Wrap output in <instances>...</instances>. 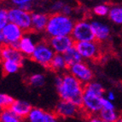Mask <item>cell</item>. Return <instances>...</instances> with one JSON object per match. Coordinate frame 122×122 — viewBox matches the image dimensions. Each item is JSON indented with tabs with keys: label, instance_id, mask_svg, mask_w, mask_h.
<instances>
[{
	"label": "cell",
	"instance_id": "obj_1",
	"mask_svg": "<svg viewBox=\"0 0 122 122\" xmlns=\"http://www.w3.org/2000/svg\"><path fill=\"white\" fill-rule=\"evenodd\" d=\"M62 83L56 88L59 97L62 100H67L81 108L85 85L72 73L62 75Z\"/></svg>",
	"mask_w": 122,
	"mask_h": 122
},
{
	"label": "cell",
	"instance_id": "obj_2",
	"mask_svg": "<svg viewBox=\"0 0 122 122\" xmlns=\"http://www.w3.org/2000/svg\"><path fill=\"white\" fill-rule=\"evenodd\" d=\"M74 24L69 15L56 12L50 15L45 32L49 37L71 35Z\"/></svg>",
	"mask_w": 122,
	"mask_h": 122
},
{
	"label": "cell",
	"instance_id": "obj_3",
	"mask_svg": "<svg viewBox=\"0 0 122 122\" xmlns=\"http://www.w3.org/2000/svg\"><path fill=\"white\" fill-rule=\"evenodd\" d=\"M55 54V51L51 46L48 40H45L42 41L36 45L33 55L31 56V58L34 61L39 63L40 65L49 68Z\"/></svg>",
	"mask_w": 122,
	"mask_h": 122
},
{
	"label": "cell",
	"instance_id": "obj_4",
	"mask_svg": "<svg viewBox=\"0 0 122 122\" xmlns=\"http://www.w3.org/2000/svg\"><path fill=\"white\" fill-rule=\"evenodd\" d=\"M102 97L99 96L95 92L85 88L83 95V102H82L81 109L84 112L87 113L88 116L92 114H98V113L102 109Z\"/></svg>",
	"mask_w": 122,
	"mask_h": 122
},
{
	"label": "cell",
	"instance_id": "obj_5",
	"mask_svg": "<svg viewBox=\"0 0 122 122\" xmlns=\"http://www.w3.org/2000/svg\"><path fill=\"white\" fill-rule=\"evenodd\" d=\"M74 45L82 56L86 59L94 61L102 57L99 41H78L75 42Z\"/></svg>",
	"mask_w": 122,
	"mask_h": 122
},
{
	"label": "cell",
	"instance_id": "obj_6",
	"mask_svg": "<svg viewBox=\"0 0 122 122\" xmlns=\"http://www.w3.org/2000/svg\"><path fill=\"white\" fill-rule=\"evenodd\" d=\"M9 20L19 26L24 32L32 29V14L20 8H12L8 10Z\"/></svg>",
	"mask_w": 122,
	"mask_h": 122
},
{
	"label": "cell",
	"instance_id": "obj_7",
	"mask_svg": "<svg viewBox=\"0 0 122 122\" xmlns=\"http://www.w3.org/2000/svg\"><path fill=\"white\" fill-rule=\"evenodd\" d=\"M71 36L75 42L78 41H94L97 40L92 23L80 20L74 24Z\"/></svg>",
	"mask_w": 122,
	"mask_h": 122
},
{
	"label": "cell",
	"instance_id": "obj_8",
	"mask_svg": "<svg viewBox=\"0 0 122 122\" xmlns=\"http://www.w3.org/2000/svg\"><path fill=\"white\" fill-rule=\"evenodd\" d=\"M48 42L56 53H63L74 45L75 41L71 35L50 37Z\"/></svg>",
	"mask_w": 122,
	"mask_h": 122
},
{
	"label": "cell",
	"instance_id": "obj_9",
	"mask_svg": "<svg viewBox=\"0 0 122 122\" xmlns=\"http://www.w3.org/2000/svg\"><path fill=\"white\" fill-rule=\"evenodd\" d=\"M68 71L74 77L77 78L79 81H81L84 85L91 82L93 79V73L92 69L83 61L71 66L68 68Z\"/></svg>",
	"mask_w": 122,
	"mask_h": 122
},
{
	"label": "cell",
	"instance_id": "obj_10",
	"mask_svg": "<svg viewBox=\"0 0 122 122\" xmlns=\"http://www.w3.org/2000/svg\"><path fill=\"white\" fill-rule=\"evenodd\" d=\"M80 109L81 108L78 107L73 102L67 100L61 99L56 107L55 112L58 117L61 118H74L78 115Z\"/></svg>",
	"mask_w": 122,
	"mask_h": 122
},
{
	"label": "cell",
	"instance_id": "obj_11",
	"mask_svg": "<svg viewBox=\"0 0 122 122\" xmlns=\"http://www.w3.org/2000/svg\"><path fill=\"white\" fill-rule=\"evenodd\" d=\"M1 32L6 39L5 45H12L14 43L19 42L23 37V33H24V31L20 26L10 21L1 29Z\"/></svg>",
	"mask_w": 122,
	"mask_h": 122
},
{
	"label": "cell",
	"instance_id": "obj_12",
	"mask_svg": "<svg viewBox=\"0 0 122 122\" xmlns=\"http://www.w3.org/2000/svg\"><path fill=\"white\" fill-rule=\"evenodd\" d=\"M24 54L20 50L10 45H3L1 47V59L14 61L21 67L24 62Z\"/></svg>",
	"mask_w": 122,
	"mask_h": 122
},
{
	"label": "cell",
	"instance_id": "obj_13",
	"mask_svg": "<svg viewBox=\"0 0 122 122\" xmlns=\"http://www.w3.org/2000/svg\"><path fill=\"white\" fill-rule=\"evenodd\" d=\"M57 118L56 112H45L39 108H33L27 116V120L31 122H55Z\"/></svg>",
	"mask_w": 122,
	"mask_h": 122
},
{
	"label": "cell",
	"instance_id": "obj_14",
	"mask_svg": "<svg viewBox=\"0 0 122 122\" xmlns=\"http://www.w3.org/2000/svg\"><path fill=\"white\" fill-rule=\"evenodd\" d=\"M50 15L42 13L32 14V29L37 32H41L46 29Z\"/></svg>",
	"mask_w": 122,
	"mask_h": 122
},
{
	"label": "cell",
	"instance_id": "obj_15",
	"mask_svg": "<svg viewBox=\"0 0 122 122\" xmlns=\"http://www.w3.org/2000/svg\"><path fill=\"white\" fill-rule=\"evenodd\" d=\"M92 28L96 36V39L99 42H102L108 39L110 36V28L109 26L103 24L99 21H92Z\"/></svg>",
	"mask_w": 122,
	"mask_h": 122
},
{
	"label": "cell",
	"instance_id": "obj_16",
	"mask_svg": "<svg viewBox=\"0 0 122 122\" xmlns=\"http://www.w3.org/2000/svg\"><path fill=\"white\" fill-rule=\"evenodd\" d=\"M10 108L24 120L25 118H27L29 113L33 108L29 102L20 101V100H15Z\"/></svg>",
	"mask_w": 122,
	"mask_h": 122
},
{
	"label": "cell",
	"instance_id": "obj_17",
	"mask_svg": "<svg viewBox=\"0 0 122 122\" xmlns=\"http://www.w3.org/2000/svg\"><path fill=\"white\" fill-rule=\"evenodd\" d=\"M62 55L64 56V59H65L66 63H67L68 68L71 66L76 64V63L82 61V60L84 58L81 54L79 53V51L77 50L75 45H73L71 48H69L67 51H65V52L63 53Z\"/></svg>",
	"mask_w": 122,
	"mask_h": 122
},
{
	"label": "cell",
	"instance_id": "obj_18",
	"mask_svg": "<svg viewBox=\"0 0 122 122\" xmlns=\"http://www.w3.org/2000/svg\"><path fill=\"white\" fill-rule=\"evenodd\" d=\"M49 69L52 70V71H62V70L66 69L68 70V67L66 63V61L62 54L56 53L51 62Z\"/></svg>",
	"mask_w": 122,
	"mask_h": 122
},
{
	"label": "cell",
	"instance_id": "obj_19",
	"mask_svg": "<svg viewBox=\"0 0 122 122\" xmlns=\"http://www.w3.org/2000/svg\"><path fill=\"white\" fill-rule=\"evenodd\" d=\"M36 45L33 44V40L29 37H22L20 40L19 50L24 54L25 56H31L33 55Z\"/></svg>",
	"mask_w": 122,
	"mask_h": 122
},
{
	"label": "cell",
	"instance_id": "obj_20",
	"mask_svg": "<svg viewBox=\"0 0 122 122\" xmlns=\"http://www.w3.org/2000/svg\"><path fill=\"white\" fill-rule=\"evenodd\" d=\"M0 120L2 122H19L23 120V119L13 112L10 108H4L1 109Z\"/></svg>",
	"mask_w": 122,
	"mask_h": 122
},
{
	"label": "cell",
	"instance_id": "obj_21",
	"mask_svg": "<svg viewBox=\"0 0 122 122\" xmlns=\"http://www.w3.org/2000/svg\"><path fill=\"white\" fill-rule=\"evenodd\" d=\"M98 115H99L100 119L102 120V121L104 122H114L119 120L118 114H116L114 110L106 109L103 108L98 113Z\"/></svg>",
	"mask_w": 122,
	"mask_h": 122
},
{
	"label": "cell",
	"instance_id": "obj_22",
	"mask_svg": "<svg viewBox=\"0 0 122 122\" xmlns=\"http://www.w3.org/2000/svg\"><path fill=\"white\" fill-rule=\"evenodd\" d=\"M108 17L113 22L116 24H122V7L114 6L110 9Z\"/></svg>",
	"mask_w": 122,
	"mask_h": 122
},
{
	"label": "cell",
	"instance_id": "obj_23",
	"mask_svg": "<svg viewBox=\"0 0 122 122\" xmlns=\"http://www.w3.org/2000/svg\"><path fill=\"white\" fill-rule=\"evenodd\" d=\"M2 66L3 70H4V73H6V74H11V73H16L20 67V66L17 64L16 62L8 61V60H3Z\"/></svg>",
	"mask_w": 122,
	"mask_h": 122
},
{
	"label": "cell",
	"instance_id": "obj_24",
	"mask_svg": "<svg viewBox=\"0 0 122 122\" xmlns=\"http://www.w3.org/2000/svg\"><path fill=\"white\" fill-rule=\"evenodd\" d=\"M28 85L31 86H33L34 88L41 87L43 86L45 83V78L43 74L41 73H37V74H33V75L30 76L27 81Z\"/></svg>",
	"mask_w": 122,
	"mask_h": 122
},
{
	"label": "cell",
	"instance_id": "obj_25",
	"mask_svg": "<svg viewBox=\"0 0 122 122\" xmlns=\"http://www.w3.org/2000/svg\"><path fill=\"white\" fill-rule=\"evenodd\" d=\"M85 88L95 92L96 94H97V95H99L101 97L103 96L104 89L102 85L99 83H97V82H89V83L85 85Z\"/></svg>",
	"mask_w": 122,
	"mask_h": 122
},
{
	"label": "cell",
	"instance_id": "obj_26",
	"mask_svg": "<svg viewBox=\"0 0 122 122\" xmlns=\"http://www.w3.org/2000/svg\"><path fill=\"white\" fill-rule=\"evenodd\" d=\"M15 100L12 97L9 96L7 94H1L0 95V107L1 109L10 108Z\"/></svg>",
	"mask_w": 122,
	"mask_h": 122
},
{
	"label": "cell",
	"instance_id": "obj_27",
	"mask_svg": "<svg viewBox=\"0 0 122 122\" xmlns=\"http://www.w3.org/2000/svg\"><path fill=\"white\" fill-rule=\"evenodd\" d=\"M94 14H96L97 15H99V16H105L109 13V8H108L107 5H104V4H100L97 5L95 8L93 9Z\"/></svg>",
	"mask_w": 122,
	"mask_h": 122
},
{
	"label": "cell",
	"instance_id": "obj_28",
	"mask_svg": "<svg viewBox=\"0 0 122 122\" xmlns=\"http://www.w3.org/2000/svg\"><path fill=\"white\" fill-rule=\"evenodd\" d=\"M9 22H10V20H9L8 10H6L5 9H1L0 10V29L4 27Z\"/></svg>",
	"mask_w": 122,
	"mask_h": 122
},
{
	"label": "cell",
	"instance_id": "obj_29",
	"mask_svg": "<svg viewBox=\"0 0 122 122\" xmlns=\"http://www.w3.org/2000/svg\"><path fill=\"white\" fill-rule=\"evenodd\" d=\"M102 107H103V108L114 110V106L113 105V103L111 102V101H110L109 99H108V98H104L103 97H102Z\"/></svg>",
	"mask_w": 122,
	"mask_h": 122
},
{
	"label": "cell",
	"instance_id": "obj_30",
	"mask_svg": "<svg viewBox=\"0 0 122 122\" xmlns=\"http://www.w3.org/2000/svg\"><path fill=\"white\" fill-rule=\"evenodd\" d=\"M64 5H65V4H63L62 2H61V1H57V2H56L55 4L51 6V10H52L55 13L59 12V11H61V10H62Z\"/></svg>",
	"mask_w": 122,
	"mask_h": 122
},
{
	"label": "cell",
	"instance_id": "obj_31",
	"mask_svg": "<svg viewBox=\"0 0 122 122\" xmlns=\"http://www.w3.org/2000/svg\"><path fill=\"white\" fill-rule=\"evenodd\" d=\"M17 7L20 8V10H25V11H28V12H30L31 9H32V4H31V2L25 3V4H20V5H19V6H17Z\"/></svg>",
	"mask_w": 122,
	"mask_h": 122
},
{
	"label": "cell",
	"instance_id": "obj_32",
	"mask_svg": "<svg viewBox=\"0 0 122 122\" xmlns=\"http://www.w3.org/2000/svg\"><path fill=\"white\" fill-rule=\"evenodd\" d=\"M61 12L62 13V14L66 15H69L72 13V8L69 5H64Z\"/></svg>",
	"mask_w": 122,
	"mask_h": 122
},
{
	"label": "cell",
	"instance_id": "obj_33",
	"mask_svg": "<svg viewBox=\"0 0 122 122\" xmlns=\"http://www.w3.org/2000/svg\"><path fill=\"white\" fill-rule=\"evenodd\" d=\"M10 1H11L14 4H15L16 6H19V5H20V4H25V3L31 2L32 0H10Z\"/></svg>",
	"mask_w": 122,
	"mask_h": 122
},
{
	"label": "cell",
	"instance_id": "obj_34",
	"mask_svg": "<svg viewBox=\"0 0 122 122\" xmlns=\"http://www.w3.org/2000/svg\"><path fill=\"white\" fill-rule=\"evenodd\" d=\"M108 99H109L110 101H114L115 99V97H114V94L112 92H109L108 93Z\"/></svg>",
	"mask_w": 122,
	"mask_h": 122
}]
</instances>
